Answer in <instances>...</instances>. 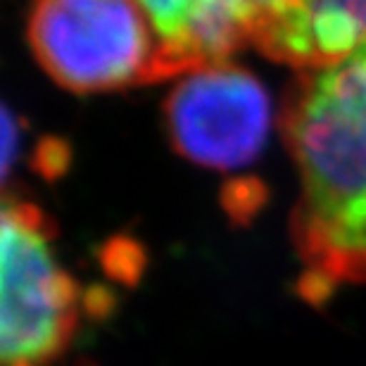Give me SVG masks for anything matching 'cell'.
I'll use <instances>...</instances> for the list:
<instances>
[{
	"instance_id": "52a82bcc",
	"label": "cell",
	"mask_w": 366,
	"mask_h": 366,
	"mask_svg": "<svg viewBox=\"0 0 366 366\" xmlns=\"http://www.w3.org/2000/svg\"><path fill=\"white\" fill-rule=\"evenodd\" d=\"M21 117H17L10 107H3V179L10 181V174L14 169V159L19 157L21 145Z\"/></svg>"
},
{
	"instance_id": "7a4b0ae2",
	"label": "cell",
	"mask_w": 366,
	"mask_h": 366,
	"mask_svg": "<svg viewBox=\"0 0 366 366\" xmlns=\"http://www.w3.org/2000/svg\"><path fill=\"white\" fill-rule=\"evenodd\" d=\"M26 41L41 69L79 95L164 81L155 29L136 0H34Z\"/></svg>"
},
{
	"instance_id": "5b68a950",
	"label": "cell",
	"mask_w": 366,
	"mask_h": 366,
	"mask_svg": "<svg viewBox=\"0 0 366 366\" xmlns=\"http://www.w3.org/2000/svg\"><path fill=\"white\" fill-rule=\"evenodd\" d=\"M155 29L164 79L229 62L254 36L252 0H136Z\"/></svg>"
},
{
	"instance_id": "277c9868",
	"label": "cell",
	"mask_w": 366,
	"mask_h": 366,
	"mask_svg": "<svg viewBox=\"0 0 366 366\" xmlns=\"http://www.w3.org/2000/svg\"><path fill=\"white\" fill-rule=\"evenodd\" d=\"M172 148L204 169L252 164L272 129V98L252 71L224 62L188 71L164 100Z\"/></svg>"
},
{
	"instance_id": "6da1fadb",
	"label": "cell",
	"mask_w": 366,
	"mask_h": 366,
	"mask_svg": "<svg viewBox=\"0 0 366 366\" xmlns=\"http://www.w3.org/2000/svg\"><path fill=\"white\" fill-rule=\"evenodd\" d=\"M281 131L297 167L290 240L305 302L366 283V43L345 60L300 71Z\"/></svg>"
},
{
	"instance_id": "3957f363",
	"label": "cell",
	"mask_w": 366,
	"mask_h": 366,
	"mask_svg": "<svg viewBox=\"0 0 366 366\" xmlns=\"http://www.w3.org/2000/svg\"><path fill=\"white\" fill-rule=\"evenodd\" d=\"M55 224L39 204L5 188L3 200V366H48L81 324V288L55 254Z\"/></svg>"
},
{
	"instance_id": "ba28073f",
	"label": "cell",
	"mask_w": 366,
	"mask_h": 366,
	"mask_svg": "<svg viewBox=\"0 0 366 366\" xmlns=\"http://www.w3.org/2000/svg\"><path fill=\"white\" fill-rule=\"evenodd\" d=\"M288 3H290V0H252L254 12H257V21H254V34L259 31L262 24H267L269 19L276 17V14L281 12ZM252 41H254V36H252Z\"/></svg>"
},
{
	"instance_id": "8992f818",
	"label": "cell",
	"mask_w": 366,
	"mask_h": 366,
	"mask_svg": "<svg viewBox=\"0 0 366 366\" xmlns=\"http://www.w3.org/2000/svg\"><path fill=\"white\" fill-rule=\"evenodd\" d=\"M366 43V0H290L252 46L297 71L328 67Z\"/></svg>"
}]
</instances>
